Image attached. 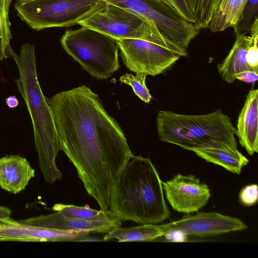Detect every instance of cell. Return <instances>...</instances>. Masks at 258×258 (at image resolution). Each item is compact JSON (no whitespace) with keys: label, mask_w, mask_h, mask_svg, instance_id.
Returning <instances> with one entry per match:
<instances>
[{"label":"cell","mask_w":258,"mask_h":258,"mask_svg":"<svg viewBox=\"0 0 258 258\" xmlns=\"http://www.w3.org/2000/svg\"><path fill=\"white\" fill-rule=\"evenodd\" d=\"M49 105L59 150L76 167L88 194L108 210L112 188L134 156L123 131L86 85L56 94Z\"/></svg>","instance_id":"1"},{"label":"cell","mask_w":258,"mask_h":258,"mask_svg":"<svg viewBox=\"0 0 258 258\" xmlns=\"http://www.w3.org/2000/svg\"><path fill=\"white\" fill-rule=\"evenodd\" d=\"M162 180L151 159L133 156L126 163L110 194L109 208L119 220L157 224L170 216Z\"/></svg>","instance_id":"2"},{"label":"cell","mask_w":258,"mask_h":258,"mask_svg":"<svg viewBox=\"0 0 258 258\" xmlns=\"http://www.w3.org/2000/svg\"><path fill=\"white\" fill-rule=\"evenodd\" d=\"M10 55L18 69L16 82L32 121L40 168L45 180L52 184L62 177L56 164L59 149L49 100L44 95L38 79L35 45L24 44L19 55L12 49Z\"/></svg>","instance_id":"3"},{"label":"cell","mask_w":258,"mask_h":258,"mask_svg":"<svg viewBox=\"0 0 258 258\" xmlns=\"http://www.w3.org/2000/svg\"><path fill=\"white\" fill-rule=\"evenodd\" d=\"M160 140L193 151L213 140L237 146L236 128L220 109L202 115H188L160 110L156 117Z\"/></svg>","instance_id":"4"},{"label":"cell","mask_w":258,"mask_h":258,"mask_svg":"<svg viewBox=\"0 0 258 258\" xmlns=\"http://www.w3.org/2000/svg\"><path fill=\"white\" fill-rule=\"evenodd\" d=\"M60 43L66 52L91 76L107 79L120 67L116 39L91 28L68 30Z\"/></svg>","instance_id":"5"},{"label":"cell","mask_w":258,"mask_h":258,"mask_svg":"<svg viewBox=\"0 0 258 258\" xmlns=\"http://www.w3.org/2000/svg\"><path fill=\"white\" fill-rule=\"evenodd\" d=\"M105 0H34L16 3L17 15L34 30L78 24L103 9Z\"/></svg>","instance_id":"6"},{"label":"cell","mask_w":258,"mask_h":258,"mask_svg":"<svg viewBox=\"0 0 258 258\" xmlns=\"http://www.w3.org/2000/svg\"><path fill=\"white\" fill-rule=\"evenodd\" d=\"M116 40L124 64L135 73L155 76L169 69L180 57L187 56L186 49L163 40Z\"/></svg>","instance_id":"7"},{"label":"cell","mask_w":258,"mask_h":258,"mask_svg":"<svg viewBox=\"0 0 258 258\" xmlns=\"http://www.w3.org/2000/svg\"><path fill=\"white\" fill-rule=\"evenodd\" d=\"M148 20L167 42L186 49L201 29L178 16L161 0H105Z\"/></svg>","instance_id":"8"},{"label":"cell","mask_w":258,"mask_h":258,"mask_svg":"<svg viewBox=\"0 0 258 258\" xmlns=\"http://www.w3.org/2000/svg\"><path fill=\"white\" fill-rule=\"evenodd\" d=\"M78 24L95 29L116 39L134 38L167 41L146 19L107 2L103 9Z\"/></svg>","instance_id":"9"},{"label":"cell","mask_w":258,"mask_h":258,"mask_svg":"<svg viewBox=\"0 0 258 258\" xmlns=\"http://www.w3.org/2000/svg\"><path fill=\"white\" fill-rule=\"evenodd\" d=\"M162 183L168 202L179 212H198L207 204L211 197L208 185L193 175L178 173L171 179Z\"/></svg>","instance_id":"10"},{"label":"cell","mask_w":258,"mask_h":258,"mask_svg":"<svg viewBox=\"0 0 258 258\" xmlns=\"http://www.w3.org/2000/svg\"><path fill=\"white\" fill-rule=\"evenodd\" d=\"M166 225L169 233L178 231L185 235L202 237L240 231L247 228L239 219L215 212L188 215Z\"/></svg>","instance_id":"11"},{"label":"cell","mask_w":258,"mask_h":258,"mask_svg":"<svg viewBox=\"0 0 258 258\" xmlns=\"http://www.w3.org/2000/svg\"><path fill=\"white\" fill-rule=\"evenodd\" d=\"M17 222L33 227L106 233L121 226L119 220L102 221L79 219L64 217L56 212L53 214L23 219Z\"/></svg>","instance_id":"12"},{"label":"cell","mask_w":258,"mask_h":258,"mask_svg":"<svg viewBox=\"0 0 258 258\" xmlns=\"http://www.w3.org/2000/svg\"><path fill=\"white\" fill-rule=\"evenodd\" d=\"M258 90L247 94L237 119L235 135L250 155L258 152Z\"/></svg>","instance_id":"13"},{"label":"cell","mask_w":258,"mask_h":258,"mask_svg":"<svg viewBox=\"0 0 258 258\" xmlns=\"http://www.w3.org/2000/svg\"><path fill=\"white\" fill-rule=\"evenodd\" d=\"M194 152L207 162L239 174L249 162L248 159L238 149L237 146L226 142L213 140Z\"/></svg>","instance_id":"14"},{"label":"cell","mask_w":258,"mask_h":258,"mask_svg":"<svg viewBox=\"0 0 258 258\" xmlns=\"http://www.w3.org/2000/svg\"><path fill=\"white\" fill-rule=\"evenodd\" d=\"M250 35L245 34H237L235 42L227 56L217 66L222 79L228 83L236 80L235 75L241 72L254 71L246 61L247 50L253 38L258 35V20L253 24Z\"/></svg>","instance_id":"15"},{"label":"cell","mask_w":258,"mask_h":258,"mask_svg":"<svg viewBox=\"0 0 258 258\" xmlns=\"http://www.w3.org/2000/svg\"><path fill=\"white\" fill-rule=\"evenodd\" d=\"M35 176V170L25 158L7 155L0 158V187L17 194L24 190Z\"/></svg>","instance_id":"16"},{"label":"cell","mask_w":258,"mask_h":258,"mask_svg":"<svg viewBox=\"0 0 258 258\" xmlns=\"http://www.w3.org/2000/svg\"><path fill=\"white\" fill-rule=\"evenodd\" d=\"M87 231L63 230L33 227L19 223L13 225L9 234L12 239L43 241H79L87 235Z\"/></svg>","instance_id":"17"},{"label":"cell","mask_w":258,"mask_h":258,"mask_svg":"<svg viewBox=\"0 0 258 258\" xmlns=\"http://www.w3.org/2000/svg\"><path fill=\"white\" fill-rule=\"evenodd\" d=\"M170 232L166 223L145 224L130 228H115L103 237L104 241L116 239L119 242L151 241Z\"/></svg>","instance_id":"18"},{"label":"cell","mask_w":258,"mask_h":258,"mask_svg":"<svg viewBox=\"0 0 258 258\" xmlns=\"http://www.w3.org/2000/svg\"><path fill=\"white\" fill-rule=\"evenodd\" d=\"M248 0H221L208 25L213 32L233 27L238 20Z\"/></svg>","instance_id":"19"},{"label":"cell","mask_w":258,"mask_h":258,"mask_svg":"<svg viewBox=\"0 0 258 258\" xmlns=\"http://www.w3.org/2000/svg\"><path fill=\"white\" fill-rule=\"evenodd\" d=\"M52 209L66 217L89 220L113 221L118 220L110 210H96L88 206L79 207L73 205L56 204Z\"/></svg>","instance_id":"20"},{"label":"cell","mask_w":258,"mask_h":258,"mask_svg":"<svg viewBox=\"0 0 258 258\" xmlns=\"http://www.w3.org/2000/svg\"><path fill=\"white\" fill-rule=\"evenodd\" d=\"M12 0H0V61L10 56L12 33L9 13Z\"/></svg>","instance_id":"21"},{"label":"cell","mask_w":258,"mask_h":258,"mask_svg":"<svg viewBox=\"0 0 258 258\" xmlns=\"http://www.w3.org/2000/svg\"><path fill=\"white\" fill-rule=\"evenodd\" d=\"M258 0H248L235 24L232 27L236 34H246L258 20Z\"/></svg>","instance_id":"22"},{"label":"cell","mask_w":258,"mask_h":258,"mask_svg":"<svg viewBox=\"0 0 258 258\" xmlns=\"http://www.w3.org/2000/svg\"><path fill=\"white\" fill-rule=\"evenodd\" d=\"M146 77L147 75L143 73H136V75L125 73L120 77L118 81L131 86L135 94L143 101L148 103L152 97L146 85Z\"/></svg>","instance_id":"23"},{"label":"cell","mask_w":258,"mask_h":258,"mask_svg":"<svg viewBox=\"0 0 258 258\" xmlns=\"http://www.w3.org/2000/svg\"><path fill=\"white\" fill-rule=\"evenodd\" d=\"M211 0H186L196 24L201 29L208 28L210 21Z\"/></svg>","instance_id":"24"},{"label":"cell","mask_w":258,"mask_h":258,"mask_svg":"<svg viewBox=\"0 0 258 258\" xmlns=\"http://www.w3.org/2000/svg\"><path fill=\"white\" fill-rule=\"evenodd\" d=\"M184 20L196 24L186 0H161Z\"/></svg>","instance_id":"25"},{"label":"cell","mask_w":258,"mask_h":258,"mask_svg":"<svg viewBox=\"0 0 258 258\" xmlns=\"http://www.w3.org/2000/svg\"><path fill=\"white\" fill-rule=\"evenodd\" d=\"M240 203L245 206L255 205L258 200V187L256 184H251L243 187L239 195Z\"/></svg>","instance_id":"26"},{"label":"cell","mask_w":258,"mask_h":258,"mask_svg":"<svg viewBox=\"0 0 258 258\" xmlns=\"http://www.w3.org/2000/svg\"><path fill=\"white\" fill-rule=\"evenodd\" d=\"M257 38L258 35H256L253 38L247 49L246 56L248 65L257 72H258Z\"/></svg>","instance_id":"27"},{"label":"cell","mask_w":258,"mask_h":258,"mask_svg":"<svg viewBox=\"0 0 258 258\" xmlns=\"http://www.w3.org/2000/svg\"><path fill=\"white\" fill-rule=\"evenodd\" d=\"M257 72L245 71L239 72L235 75V79L248 83L255 82L258 78Z\"/></svg>","instance_id":"28"},{"label":"cell","mask_w":258,"mask_h":258,"mask_svg":"<svg viewBox=\"0 0 258 258\" xmlns=\"http://www.w3.org/2000/svg\"><path fill=\"white\" fill-rule=\"evenodd\" d=\"M6 105L10 109L16 108L19 104V102L16 96H10L5 99Z\"/></svg>","instance_id":"29"},{"label":"cell","mask_w":258,"mask_h":258,"mask_svg":"<svg viewBox=\"0 0 258 258\" xmlns=\"http://www.w3.org/2000/svg\"><path fill=\"white\" fill-rule=\"evenodd\" d=\"M11 211L10 209L0 206V219L9 220L10 219Z\"/></svg>","instance_id":"30"},{"label":"cell","mask_w":258,"mask_h":258,"mask_svg":"<svg viewBox=\"0 0 258 258\" xmlns=\"http://www.w3.org/2000/svg\"><path fill=\"white\" fill-rule=\"evenodd\" d=\"M221 0H211V5H210V20L215 12L217 8L218 7L219 4Z\"/></svg>","instance_id":"31"},{"label":"cell","mask_w":258,"mask_h":258,"mask_svg":"<svg viewBox=\"0 0 258 258\" xmlns=\"http://www.w3.org/2000/svg\"><path fill=\"white\" fill-rule=\"evenodd\" d=\"M16 223H17V221H14L12 219H10L9 220L0 219V229L2 227Z\"/></svg>","instance_id":"32"},{"label":"cell","mask_w":258,"mask_h":258,"mask_svg":"<svg viewBox=\"0 0 258 258\" xmlns=\"http://www.w3.org/2000/svg\"><path fill=\"white\" fill-rule=\"evenodd\" d=\"M104 241L103 240V238L102 239H99L98 238H97V237H88V235L83 237V238H81L79 241Z\"/></svg>","instance_id":"33"},{"label":"cell","mask_w":258,"mask_h":258,"mask_svg":"<svg viewBox=\"0 0 258 258\" xmlns=\"http://www.w3.org/2000/svg\"><path fill=\"white\" fill-rule=\"evenodd\" d=\"M32 1L34 0H17V2H16V3L19 4H23Z\"/></svg>","instance_id":"34"}]
</instances>
